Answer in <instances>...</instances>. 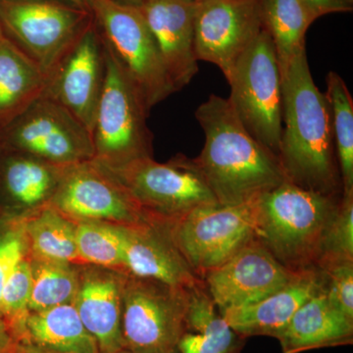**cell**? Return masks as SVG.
<instances>
[{"mask_svg":"<svg viewBox=\"0 0 353 353\" xmlns=\"http://www.w3.org/2000/svg\"><path fill=\"white\" fill-rule=\"evenodd\" d=\"M262 8L283 78L297 52L305 48L306 32L317 18L303 0H262Z\"/></svg>","mask_w":353,"mask_h":353,"instance_id":"cell-25","label":"cell"},{"mask_svg":"<svg viewBox=\"0 0 353 353\" xmlns=\"http://www.w3.org/2000/svg\"><path fill=\"white\" fill-rule=\"evenodd\" d=\"M23 223L28 248L34 259L48 261H80L76 245V226L69 218L46 204Z\"/></svg>","mask_w":353,"mask_h":353,"instance_id":"cell-26","label":"cell"},{"mask_svg":"<svg viewBox=\"0 0 353 353\" xmlns=\"http://www.w3.org/2000/svg\"><path fill=\"white\" fill-rule=\"evenodd\" d=\"M4 212L3 210H2L1 206H0V219H1L2 216H3Z\"/></svg>","mask_w":353,"mask_h":353,"instance_id":"cell-41","label":"cell"},{"mask_svg":"<svg viewBox=\"0 0 353 353\" xmlns=\"http://www.w3.org/2000/svg\"><path fill=\"white\" fill-rule=\"evenodd\" d=\"M341 196L284 183L254 199L255 240L288 269L316 268Z\"/></svg>","mask_w":353,"mask_h":353,"instance_id":"cell-3","label":"cell"},{"mask_svg":"<svg viewBox=\"0 0 353 353\" xmlns=\"http://www.w3.org/2000/svg\"><path fill=\"white\" fill-rule=\"evenodd\" d=\"M88 6L104 44L150 112L176 90L143 14L116 0H88Z\"/></svg>","mask_w":353,"mask_h":353,"instance_id":"cell-5","label":"cell"},{"mask_svg":"<svg viewBox=\"0 0 353 353\" xmlns=\"http://www.w3.org/2000/svg\"><path fill=\"white\" fill-rule=\"evenodd\" d=\"M326 275L321 269L301 271L292 281L270 296L243 307L221 313L241 338L265 336L276 339L284 331L297 310L306 301L326 289Z\"/></svg>","mask_w":353,"mask_h":353,"instance_id":"cell-18","label":"cell"},{"mask_svg":"<svg viewBox=\"0 0 353 353\" xmlns=\"http://www.w3.org/2000/svg\"><path fill=\"white\" fill-rule=\"evenodd\" d=\"M299 272L280 263L256 240L203 277L220 313L261 301L289 284Z\"/></svg>","mask_w":353,"mask_h":353,"instance_id":"cell-15","label":"cell"},{"mask_svg":"<svg viewBox=\"0 0 353 353\" xmlns=\"http://www.w3.org/2000/svg\"><path fill=\"white\" fill-rule=\"evenodd\" d=\"M318 268L326 275L330 301L353 320V260L331 262Z\"/></svg>","mask_w":353,"mask_h":353,"instance_id":"cell-33","label":"cell"},{"mask_svg":"<svg viewBox=\"0 0 353 353\" xmlns=\"http://www.w3.org/2000/svg\"><path fill=\"white\" fill-rule=\"evenodd\" d=\"M228 82L230 105L248 132L264 148L280 152L283 78L270 34L262 30L241 55Z\"/></svg>","mask_w":353,"mask_h":353,"instance_id":"cell-7","label":"cell"},{"mask_svg":"<svg viewBox=\"0 0 353 353\" xmlns=\"http://www.w3.org/2000/svg\"><path fill=\"white\" fill-rule=\"evenodd\" d=\"M68 167L2 148L0 206L3 212L20 216L50 203Z\"/></svg>","mask_w":353,"mask_h":353,"instance_id":"cell-19","label":"cell"},{"mask_svg":"<svg viewBox=\"0 0 353 353\" xmlns=\"http://www.w3.org/2000/svg\"><path fill=\"white\" fill-rule=\"evenodd\" d=\"M32 284L29 312L73 303L80 275L71 263L34 259L31 261Z\"/></svg>","mask_w":353,"mask_h":353,"instance_id":"cell-28","label":"cell"},{"mask_svg":"<svg viewBox=\"0 0 353 353\" xmlns=\"http://www.w3.org/2000/svg\"><path fill=\"white\" fill-rule=\"evenodd\" d=\"M104 48L105 78L92 126V160L116 167L152 157V134L141 95L105 44Z\"/></svg>","mask_w":353,"mask_h":353,"instance_id":"cell-6","label":"cell"},{"mask_svg":"<svg viewBox=\"0 0 353 353\" xmlns=\"http://www.w3.org/2000/svg\"><path fill=\"white\" fill-rule=\"evenodd\" d=\"M2 145H1V139H0V152H1Z\"/></svg>","mask_w":353,"mask_h":353,"instance_id":"cell-43","label":"cell"},{"mask_svg":"<svg viewBox=\"0 0 353 353\" xmlns=\"http://www.w3.org/2000/svg\"><path fill=\"white\" fill-rule=\"evenodd\" d=\"M48 76L6 37L0 38V131L46 92Z\"/></svg>","mask_w":353,"mask_h":353,"instance_id":"cell-22","label":"cell"},{"mask_svg":"<svg viewBox=\"0 0 353 353\" xmlns=\"http://www.w3.org/2000/svg\"><path fill=\"white\" fill-rule=\"evenodd\" d=\"M17 353H57L48 352V350H41V348L34 347L26 341H17Z\"/></svg>","mask_w":353,"mask_h":353,"instance_id":"cell-36","label":"cell"},{"mask_svg":"<svg viewBox=\"0 0 353 353\" xmlns=\"http://www.w3.org/2000/svg\"><path fill=\"white\" fill-rule=\"evenodd\" d=\"M114 353H134L131 352V350H128L126 348H121V350H117V352Z\"/></svg>","mask_w":353,"mask_h":353,"instance_id":"cell-40","label":"cell"},{"mask_svg":"<svg viewBox=\"0 0 353 353\" xmlns=\"http://www.w3.org/2000/svg\"><path fill=\"white\" fill-rule=\"evenodd\" d=\"M60 1L67 2V3L73 4V6L81 7V8L90 10V6H88V0H60Z\"/></svg>","mask_w":353,"mask_h":353,"instance_id":"cell-37","label":"cell"},{"mask_svg":"<svg viewBox=\"0 0 353 353\" xmlns=\"http://www.w3.org/2000/svg\"><path fill=\"white\" fill-rule=\"evenodd\" d=\"M76 245L80 261L124 269L123 225L82 222L76 226Z\"/></svg>","mask_w":353,"mask_h":353,"instance_id":"cell-29","label":"cell"},{"mask_svg":"<svg viewBox=\"0 0 353 353\" xmlns=\"http://www.w3.org/2000/svg\"><path fill=\"white\" fill-rule=\"evenodd\" d=\"M138 7L178 92L189 85L199 72L194 51L196 4L185 0H145Z\"/></svg>","mask_w":353,"mask_h":353,"instance_id":"cell-17","label":"cell"},{"mask_svg":"<svg viewBox=\"0 0 353 353\" xmlns=\"http://www.w3.org/2000/svg\"><path fill=\"white\" fill-rule=\"evenodd\" d=\"M2 148L71 166L94 159L92 134L67 109L41 95L0 131Z\"/></svg>","mask_w":353,"mask_h":353,"instance_id":"cell-11","label":"cell"},{"mask_svg":"<svg viewBox=\"0 0 353 353\" xmlns=\"http://www.w3.org/2000/svg\"><path fill=\"white\" fill-rule=\"evenodd\" d=\"M17 341L57 353H101L73 303L29 312Z\"/></svg>","mask_w":353,"mask_h":353,"instance_id":"cell-23","label":"cell"},{"mask_svg":"<svg viewBox=\"0 0 353 353\" xmlns=\"http://www.w3.org/2000/svg\"><path fill=\"white\" fill-rule=\"evenodd\" d=\"M125 278L113 272L92 269L80 276L73 304L101 353L123 348L122 296Z\"/></svg>","mask_w":353,"mask_h":353,"instance_id":"cell-20","label":"cell"},{"mask_svg":"<svg viewBox=\"0 0 353 353\" xmlns=\"http://www.w3.org/2000/svg\"><path fill=\"white\" fill-rule=\"evenodd\" d=\"M48 204L66 217L83 222L131 226L150 221L122 185L94 160L69 166Z\"/></svg>","mask_w":353,"mask_h":353,"instance_id":"cell-13","label":"cell"},{"mask_svg":"<svg viewBox=\"0 0 353 353\" xmlns=\"http://www.w3.org/2000/svg\"><path fill=\"white\" fill-rule=\"evenodd\" d=\"M276 340L283 353L352 345L353 320L330 301L325 289L296 311Z\"/></svg>","mask_w":353,"mask_h":353,"instance_id":"cell-21","label":"cell"},{"mask_svg":"<svg viewBox=\"0 0 353 353\" xmlns=\"http://www.w3.org/2000/svg\"><path fill=\"white\" fill-rule=\"evenodd\" d=\"M0 353H17V341L0 323Z\"/></svg>","mask_w":353,"mask_h":353,"instance_id":"cell-35","label":"cell"},{"mask_svg":"<svg viewBox=\"0 0 353 353\" xmlns=\"http://www.w3.org/2000/svg\"><path fill=\"white\" fill-rule=\"evenodd\" d=\"M3 36V32H2L1 26H0V38H2Z\"/></svg>","mask_w":353,"mask_h":353,"instance_id":"cell-42","label":"cell"},{"mask_svg":"<svg viewBox=\"0 0 353 353\" xmlns=\"http://www.w3.org/2000/svg\"><path fill=\"white\" fill-rule=\"evenodd\" d=\"M32 284L31 261L25 256L9 274L0 296V323L16 341L20 338L29 314Z\"/></svg>","mask_w":353,"mask_h":353,"instance_id":"cell-30","label":"cell"},{"mask_svg":"<svg viewBox=\"0 0 353 353\" xmlns=\"http://www.w3.org/2000/svg\"><path fill=\"white\" fill-rule=\"evenodd\" d=\"M353 260V190H343L338 209L323 238L317 267Z\"/></svg>","mask_w":353,"mask_h":353,"instance_id":"cell-31","label":"cell"},{"mask_svg":"<svg viewBox=\"0 0 353 353\" xmlns=\"http://www.w3.org/2000/svg\"><path fill=\"white\" fill-rule=\"evenodd\" d=\"M105 78V48L94 18L48 77L43 95L57 102L92 134Z\"/></svg>","mask_w":353,"mask_h":353,"instance_id":"cell-14","label":"cell"},{"mask_svg":"<svg viewBox=\"0 0 353 353\" xmlns=\"http://www.w3.org/2000/svg\"><path fill=\"white\" fill-rule=\"evenodd\" d=\"M121 3L128 4V6H139L145 0H116Z\"/></svg>","mask_w":353,"mask_h":353,"instance_id":"cell-38","label":"cell"},{"mask_svg":"<svg viewBox=\"0 0 353 353\" xmlns=\"http://www.w3.org/2000/svg\"><path fill=\"white\" fill-rule=\"evenodd\" d=\"M263 28L262 0H206L196 4L197 61L216 65L229 80L234 65Z\"/></svg>","mask_w":353,"mask_h":353,"instance_id":"cell-12","label":"cell"},{"mask_svg":"<svg viewBox=\"0 0 353 353\" xmlns=\"http://www.w3.org/2000/svg\"><path fill=\"white\" fill-rule=\"evenodd\" d=\"M189 289L128 275L122 296L123 348L134 353H178L187 331Z\"/></svg>","mask_w":353,"mask_h":353,"instance_id":"cell-9","label":"cell"},{"mask_svg":"<svg viewBox=\"0 0 353 353\" xmlns=\"http://www.w3.org/2000/svg\"><path fill=\"white\" fill-rule=\"evenodd\" d=\"M281 166L289 182L326 196L343 192L331 113L316 87L305 48L299 50L283 77Z\"/></svg>","mask_w":353,"mask_h":353,"instance_id":"cell-1","label":"cell"},{"mask_svg":"<svg viewBox=\"0 0 353 353\" xmlns=\"http://www.w3.org/2000/svg\"><path fill=\"white\" fill-rule=\"evenodd\" d=\"M183 256L204 276L255 240L254 199L240 205L201 206L170 225Z\"/></svg>","mask_w":353,"mask_h":353,"instance_id":"cell-10","label":"cell"},{"mask_svg":"<svg viewBox=\"0 0 353 353\" xmlns=\"http://www.w3.org/2000/svg\"><path fill=\"white\" fill-rule=\"evenodd\" d=\"M124 270L171 287L192 289L203 285L172 238L170 225L157 221L124 226Z\"/></svg>","mask_w":353,"mask_h":353,"instance_id":"cell-16","label":"cell"},{"mask_svg":"<svg viewBox=\"0 0 353 353\" xmlns=\"http://www.w3.org/2000/svg\"><path fill=\"white\" fill-rule=\"evenodd\" d=\"M187 331L178 353H241L245 339L230 327L209 296L205 285L188 290Z\"/></svg>","mask_w":353,"mask_h":353,"instance_id":"cell-24","label":"cell"},{"mask_svg":"<svg viewBox=\"0 0 353 353\" xmlns=\"http://www.w3.org/2000/svg\"><path fill=\"white\" fill-rule=\"evenodd\" d=\"M316 18L332 13H347L353 10V0H303Z\"/></svg>","mask_w":353,"mask_h":353,"instance_id":"cell-34","label":"cell"},{"mask_svg":"<svg viewBox=\"0 0 353 353\" xmlns=\"http://www.w3.org/2000/svg\"><path fill=\"white\" fill-rule=\"evenodd\" d=\"M196 118L205 143L192 160L218 204L246 203L287 180L277 155L253 138L227 99L211 94Z\"/></svg>","mask_w":353,"mask_h":353,"instance_id":"cell-2","label":"cell"},{"mask_svg":"<svg viewBox=\"0 0 353 353\" xmlns=\"http://www.w3.org/2000/svg\"><path fill=\"white\" fill-rule=\"evenodd\" d=\"M324 95L328 102L343 190H353V99L347 83L329 72Z\"/></svg>","mask_w":353,"mask_h":353,"instance_id":"cell-27","label":"cell"},{"mask_svg":"<svg viewBox=\"0 0 353 353\" xmlns=\"http://www.w3.org/2000/svg\"><path fill=\"white\" fill-rule=\"evenodd\" d=\"M185 1L190 2V3L199 4L206 1V0H185Z\"/></svg>","mask_w":353,"mask_h":353,"instance_id":"cell-39","label":"cell"},{"mask_svg":"<svg viewBox=\"0 0 353 353\" xmlns=\"http://www.w3.org/2000/svg\"><path fill=\"white\" fill-rule=\"evenodd\" d=\"M99 166L150 221L172 225L194 209L218 204L194 160L187 157H176L168 163L145 157L120 166Z\"/></svg>","mask_w":353,"mask_h":353,"instance_id":"cell-4","label":"cell"},{"mask_svg":"<svg viewBox=\"0 0 353 353\" xmlns=\"http://www.w3.org/2000/svg\"><path fill=\"white\" fill-rule=\"evenodd\" d=\"M19 216L4 213L0 219V296L10 272L27 252V241Z\"/></svg>","mask_w":353,"mask_h":353,"instance_id":"cell-32","label":"cell"},{"mask_svg":"<svg viewBox=\"0 0 353 353\" xmlns=\"http://www.w3.org/2000/svg\"><path fill=\"white\" fill-rule=\"evenodd\" d=\"M92 20L90 10L60 0H0V26L48 77Z\"/></svg>","mask_w":353,"mask_h":353,"instance_id":"cell-8","label":"cell"}]
</instances>
